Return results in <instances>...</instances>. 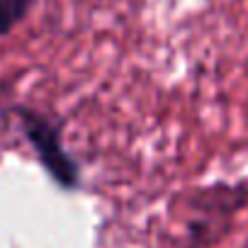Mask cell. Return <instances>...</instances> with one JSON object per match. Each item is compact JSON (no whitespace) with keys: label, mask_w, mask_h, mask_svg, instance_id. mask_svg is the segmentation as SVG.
I'll list each match as a JSON object with an SVG mask.
<instances>
[{"label":"cell","mask_w":248,"mask_h":248,"mask_svg":"<svg viewBox=\"0 0 248 248\" xmlns=\"http://www.w3.org/2000/svg\"><path fill=\"white\" fill-rule=\"evenodd\" d=\"M17 114L22 122V132H25L27 141L32 144L37 158L42 161L44 170L54 178V183H59L66 190H73L80 180V170H78V163L63 149L59 127L54 122H49L44 114H37L25 107L17 109Z\"/></svg>","instance_id":"cell-1"},{"label":"cell","mask_w":248,"mask_h":248,"mask_svg":"<svg viewBox=\"0 0 248 248\" xmlns=\"http://www.w3.org/2000/svg\"><path fill=\"white\" fill-rule=\"evenodd\" d=\"M32 0H0V37L10 34L30 13Z\"/></svg>","instance_id":"cell-2"}]
</instances>
